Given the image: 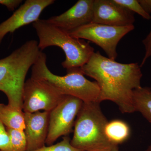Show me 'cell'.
I'll use <instances>...</instances> for the list:
<instances>
[{
  "instance_id": "obj_1",
  "label": "cell",
  "mask_w": 151,
  "mask_h": 151,
  "mask_svg": "<svg viewBox=\"0 0 151 151\" xmlns=\"http://www.w3.org/2000/svg\"><path fill=\"white\" fill-rule=\"evenodd\" d=\"M82 73L95 80L100 89L98 102L112 101L123 113L136 112L133 92L141 86L143 74L138 63L125 64L100 54L93 53L80 68Z\"/></svg>"
},
{
  "instance_id": "obj_2",
  "label": "cell",
  "mask_w": 151,
  "mask_h": 151,
  "mask_svg": "<svg viewBox=\"0 0 151 151\" xmlns=\"http://www.w3.org/2000/svg\"><path fill=\"white\" fill-rule=\"evenodd\" d=\"M41 52L38 42L30 40L0 59V91L5 94L11 107L22 110L26 76Z\"/></svg>"
},
{
  "instance_id": "obj_3",
  "label": "cell",
  "mask_w": 151,
  "mask_h": 151,
  "mask_svg": "<svg viewBox=\"0 0 151 151\" xmlns=\"http://www.w3.org/2000/svg\"><path fill=\"white\" fill-rule=\"evenodd\" d=\"M32 26L38 37L40 50L50 46L58 47L63 50L65 59L62 65L66 70L82 67L94 52L88 42L71 36L45 19H39Z\"/></svg>"
},
{
  "instance_id": "obj_4",
  "label": "cell",
  "mask_w": 151,
  "mask_h": 151,
  "mask_svg": "<svg viewBox=\"0 0 151 151\" xmlns=\"http://www.w3.org/2000/svg\"><path fill=\"white\" fill-rule=\"evenodd\" d=\"M98 102L84 103L77 115L70 144L82 151H106L113 146L106 137L108 120Z\"/></svg>"
},
{
  "instance_id": "obj_5",
  "label": "cell",
  "mask_w": 151,
  "mask_h": 151,
  "mask_svg": "<svg viewBox=\"0 0 151 151\" xmlns=\"http://www.w3.org/2000/svg\"><path fill=\"white\" fill-rule=\"evenodd\" d=\"M46 60V54L41 52L32 67L31 77L45 80L62 95L73 96L84 103L98 102L100 89L98 84L85 78L80 68L67 70L65 76L57 75L49 70Z\"/></svg>"
},
{
  "instance_id": "obj_6",
  "label": "cell",
  "mask_w": 151,
  "mask_h": 151,
  "mask_svg": "<svg viewBox=\"0 0 151 151\" xmlns=\"http://www.w3.org/2000/svg\"><path fill=\"white\" fill-rule=\"evenodd\" d=\"M134 28V25L116 27L91 22L68 33L73 37L95 44L105 51L108 58L116 60L119 42Z\"/></svg>"
},
{
  "instance_id": "obj_7",
  "label": "cell",
  "mask_w": 151,
  "mask_h": 151,
  "mask_svg": "<svg viewBox=\"0 0 151 151\" xmlns=\"http://www.w3.org/2000/svg\"><path fill=\"white\" fill-rule=\"evenodd\" d=\"M83 103L82 100L76 97L63 95L50 112L48 133L45 142L47 146L53 145L58 138L67 136L72 132L76 117Z\"/></svg>"
},
{
  "instance_id": "obj_8",
  "label": "cell",
  "mask_w": 151,
  "mask_h": 151,
  "mask_svg": "<svg viewBox=\"0 0 151 151\" xmlns=\"http://www.w3.org/2000/svg\"><path fill=\"white\" fill-rule=\"evenodd\" d=\"M63 96L47 81L31 77L25 81L24 87L22 111L28 113L41 110L50 112Z\"/></svg>"
},
{
  "instance_id": "obj_9",
  "label": "cell",
  "mask_w": 151,
  "mask_h": 151,
  "mask_svg": "<svg viewBox=\"0 0 151 151\" xmlns=\"http://www.w3.org/2000/svg\"><path fill=\"white\" fill-rule=\"evenodd\" d=\"M54 0H27L8 19L0 24V44L8 33L39 19L46 8L54 4Z\"/></svg>"
},
{
  "instance_id": "obj_10",
  "label": "cell",
  "mask_w": 151,
  "mask_h": 151,
  "mask_svg": "<svg viewBox=\"0 0 151 151\" xmlns=\"http://www.w3.org/2000/svg\"><path fill=\"white\" fill-rule=\"evenodd\" d=\"M134 13L113 0H94L92 22L116 27L134 25Z\"/></svg>"
},
{
  "instance_id": "obj_11",
  "label": "cell",
  "mask_w": 151,
  "mask_h": 151,
  "mask_svg": "<svg viewBox=\"0 0 151 151\" xmlns=\"http://www.w3.org/2000/svg\"><path fill=\"white\" fill-rule=\"evenodd\" d=\"M94 0H79L66 12L46 20L68 32L92 22Z\"/></svg>"
},
{
  "instance_id": "obj_12",
  "label": "cell",
  "mask_w": 151,
  "mask_h": 151,
  "mask_svg": "<svg viewBox=\"0 0 151 151\" xmlns=\"http://www.w3.org/2000/svg\"><path fill=\"white\" fill-rule=\"evenodd\" d=\"M24 114L27 151L35 150L45 146L48 133L50 112H24Z\"/></svg>"
},
{
  "instance_id": "obj_13",
  "label": "cell",
  "mask_w": 151,
  "mask_h": 151,
  "mask_svg": "<svg viewBox=\"0 0 151 151\" xmlns=\"http://www.w3.org/2000/svg\"><path fill=\"white\" fill-rule=\"evenodd\" d=\"M0 121L6 128L24 131V114L22 110L0 103Z\"/></svg>"
},
{
  "instance_id": "obj_14",
  "label": "cell",
  "mask_w": 151,
  "mask_h": 151,
  "mask_svg": "<svg viewBox=\"0 0 151 151\" xmlns=\"http://www.w3.org/2000/svg\"><path fill=\"white\" fill-rule=\"evenodd\" d=\"M106 137L111 143L118 145L127 140L129 137V127L126 122L119 120L108 122L105 127Z\"/></svg>"
},
{
  "instance_id": "obj_15",
  "label": "cell",
  "mask_w": 151,
  "mask_h": 151,
  "mask_svg": "<svg viewBox=\"0 0 151 151\" xmlns=\"http://www.w3.org/2000/svg\"><path fill=\"white\" fill-rule=\"evenodd\" d=\"M133 102L135 111L139 112L151 124V88L141 86L134 90Z\"/></svg>"
},
{
  "instance_id": "obj_16",
  "label": "cell",
  "mask_w": 151,
  "mask_h": 151,
  "mask_svg": "<svg viewBox=\"0 0 151 151\" xmlns=\"http://www.w3.org/2000/svg\"><path fill=\"white\" fill-rule=\"evenodd\" d=\"M10 138L8 147L0 151H27L24 131L6 128Z\"/></svg>"
},
{
  "instance_id": "obj_17",
  "label": "cell",
  "mask_w": 151,
  "mask_h": 151,
  "mask_svg": "<svg viewBox=\"0 0 151 151\" xmlns=\"http://www.w3.org/2000/svg\"><path fill=\"white\" fill-rule=\"evenodd\" d=\"M113 1L117 4L130 12L138 14L145 19L147 20L151 19L150 14L143 8L139 0H113Z\"/></svg>"
},
{
  "instance_id": "obj_18",
  "label": "cell",
  "mask_w": 151,
  "mask_h": 151,
  "mask_svg": "<svg viewBox=\"0 0 151 151\" xmlns=\"http://www.w3.org/2000/svg\"><path fill=\"white\" fill-rule=\"evenodd\" d=\"M32 151H82L76 148L70 144V139L68 136L63 138L62 140L55 145L44 146L42 147Z\"/></svg>"
},
{
  "instance_id": "obj_19",
  "label": "cell",
  "mask_w": 151,
  "mask_h": 151,
  "mask_svg": "<svg viewBox=\"0 0 151 151\" xmlns=\"http://www.w3.org/2000/svg\"><path fill=\"white\" fill-rule=\"evenodd\" d=\"M145 47V53L140 65L141 67L145 64L148 59L151 56V30L148 35L142 40Z\"/></svg>"
},
{
  "instance_id": "obj_20",
  "label": "cell",
  "mask_w": 151,
  "mask_h": 151,
  "mask_svg": "<svg viewBox=\"0 0 151 151\" xmlns=\"http://www.w3.org/2000/svg\"><path fill=\"white\" fill-rule=\"evenodd\" d=\"M9 141V137L6 127L0 121V151L8 147Z\"/></svg>"
},
{
  "instance_id": "obj_21",
  "label": "cell",
  "mask_w": 151,
  "mask_h": 151,
  "mask_svg": "<svg viewBox=\"0 0 151 151\" xmlns=\"http://www.w3.org/2000/svg\"><path fill=\"white\" fill-rule=\"evenodd\" d=\"M22 0H0V4L5 6L9 11H13L20 5Z\"/></svg>"
},
{
  "instance_id": "obj_22",
  "label": "cell",
  "mask_w": 151,
  "mask_h": 151,
  "mask_svg": "<svg viewBox=\"0 0 151 151\" xmlns=\"http://www.w3.org/2000/svg\"><path fill=\"white\" fill-rule=\"evenodd\" d=\"M140 4L145 10L150 14L151 13V0H139Z\"/></svg>"
},
{
  "instance_id": "obj_23",
  "label": "cell",
  "mask_w": 151,
  "mask_h": 151,
  "mask_svg": "<svg viewBox=\"0 0 151 151\" xmlns=\"http://www.w3.org/2000/svg\"><path fill=\"white\" fill-rule=\"evenodd\" d=\"M110 151H119L118 145H115L113 146V147H112V148L111 149Z\"/></svg>"
},
{
  "instance_id": "obj_24",
  "label": "cell",
  "mask_w": 151,
  "mask_h": 151,
  "mask_svg": "<svg viewBox=\"0 0 151 151\" xmlns=\"http://www.w3.org/2000/svg\"><path fill=\"white\" fill-rule=\"evenodd\" d=\"M145 151H151V145L149 146V147L147 148V149Z\"/></svg>"
},
{
  "instance_id": "obj_25",
  "label": "cell",
  "mask_w": 151,
  "mask_h": 151,
  "mask_svg": "<svg viewBox=\"0 0 151 151\" xmlns=\"http://www.w3.org/2000/svg\"><path fill=\"white\" fill-rule=\"evenodd\" d=\"M110 150H108V151H110Z\"/></svg>"
}]
</instances>
